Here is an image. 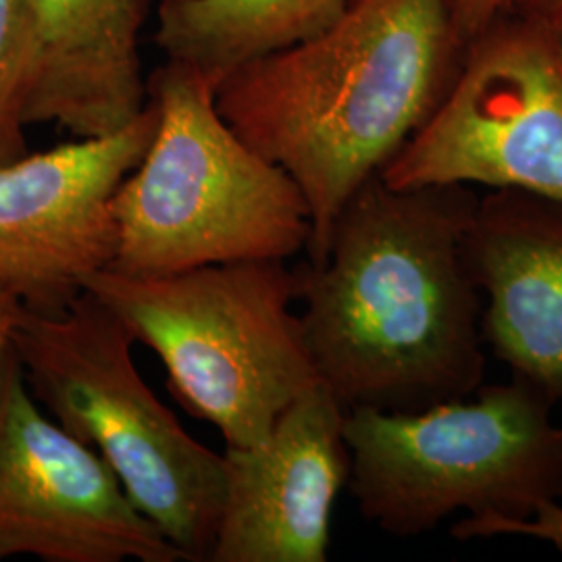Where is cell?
<instances>
[{"instance_id":"6da1fadb","label":"cell","mask_w":562,"mask_h":562,"mask_svg":"<svg viewBox=\"0 0 562 562\" xmlns=\"http://www.w3.org/2000/svg\"><path fill=\"white\" fill-rule=\"evenodd\" d=\"M477 201L469 186L375 176L344 204L325 259L296 269L306 346L346 411H422L482 387V299L462 261Z\"/></svg>"},{"instance_id":"7a4b0ae2","label":"cell","mask_w":562,"mask_h":562,"mask_svg":"<svg viewBox=\"0 0 562 562\" xmlns=\"http://www.w3.org/2000/svg\"><path fill=\"white\" fill-rule=\"evenodd\" d=\"M448 0H350L322 34L217 86L227 125L296 181L322 262L344 204L422 127L461 65Z\"/></svg>"},{"instance_id":"3957f363","label":"cell","mask_w":562,"mask_h":562,"mask_svg":"<svg viewBox=\"0 0 562 562\" xmlns=\"http://www.w3.org/2000/svg\"><path fill=\"white\" fill-rule=\"evenodd\" d=\"M146 86L157 127L113 194L109 269L169 276L220 262L288 261L306 250L311 215L301 188L227 125L215 86L178 60L155 69Z\"/></svg>"},{"instance_id":"277c9868","label":"cell","mask_w":562,"mask_h":562,"mask_svg":"<svg viewBox=\"0 0 562 562\" xmlns=\"http://www.w3.org/2000/svg\"><path fill=\"white\" fill-rule=\"evenodd\" d=\"M83 290L150 348L181 406L225 446L261 442L281 413L319 382L306 346L296 271L285 261H236L169 276L92 273Z\"/></svg>"},{"instance_id":"5b68a950","label":"cell","mask_w":562,"mask_h":562,"mask_svg":"<svg viewBox=\"0 0 562 562\" xmlns=\"http://www.w3.org/2000/svg\"><path fill=\"white\" fill-rule=\"evenodd\" d=\"M542 390L513 375L475 401L422 411H346L350 492L362 517L417 538L448 515L529 519L562 498V423Z\"/></svg>"},{"instance_id":"8992f818","label":"cell","mask_w":562,"mask_h":562,"mask_svg":"<svg viewBox=\"0 0 562 562\" xmlns=\"http://www.w3.org/2000/svg\"><path fill=\"white\" fill-rule=\"evenodd\" d=\"M134 338L94 294L59 315L27 311L15 352L32 396L90 446L186 561H209L223 503V454L199 442L142 380Z\"/></svg>"},{"instance_id":"52a82bcc","label":"cell","mask_w":562,"mask_h":562,"mask_svg":"<svg viewBox=\"0 0 562 562\" xmlns=\"http://www.w3.org/2000/svg\"><path fill=\"white\" fill-rule=\"evenodd\" d=\"M562 201V63L550 21L508 11L462 50L442 101L380 173Z\"/></svg>"},{"instance_id":"ba28073f","label":"cell","mask_w":562,"mask_h":562,"mask_svg":"<svg viewBox=\"0 0 562 562\" xmlns=\"http://www.w3.org/2000/svg\"><path fill=\"white\" fill-rule=\"evenodd\" d=\"M188 562L106 462L32 396L18 352L0 375V561Z\"/></svg>"},{"instance_id":"9c48e42d","label":"cell","mask_w":562,"mask_h":562,"mask_svg":"<svg viewBox=\"0 0 562 562\" xmlns=\"http://www.w3.org/2000/svg\"><path fill=\"white\" fill-rule=\"evenodd\" d=\"M148 101L111 136L76 138L0 165V280L27 311L59 315L86 280L111 267V201L155 136Z\"/></svg>"},{"instance_id":"30bf717a","label":"cell","mask_w":562,"mask_h":562,"mask_svg":"<svg viewBox=\"0 0 562 562\" xmlns=\"http://www.w3.org/2000/svg\"><path fill=\"white\" fill-rule=\"evenodd\" d=\"M344 422L346 408L319 380L261 442L225 446L209 562H327L334 506L350 480Z\"/></svg>"},{"instance_id":"8fae6325","label":"cell","mask_w":562,"mask_h":562,"mask_svg":"<svg viewBox=\"0 0 562 562\" xmlns=\"http://www.w3.org/2000/svg\"><path fill=\"white\" fill-rule=\"evenodd\" d=\"M462 261L485 294L483 340L561 404L562 201L492 190L464 232Z\"/></svg>"},{"instance_id":"7c38bea8","label":"cell","mask_w":562,"mask_h":562,"mask_svg":"<svg viewBox=\"0 0 562 562\" xmlns=\"http://www.w3.org/2000/svg\"><path fill=\"white\" fill-rule=\"evenodd\" d=\"M23 117L102 138L148 104L138 34L148 0H20Z\"/></svg>"},{"instance_id":"4fadbf2b","label":"cell","mask_w":562,"mask_h":562,"mask_svg":"<svg viewBox=\"0 0 562 562\" xmlns=\"http://www.w3.org/2000/svg\"><path fill=\"white\" fill-rule=\"evenodd\" d=\"M350 0H162L155 42L169 60L199 69L217 90L250 60L308 41Z\"/></svg>"},{"instance_id":"5bb4252c","label":"cell","mask_w":562,"mask_h":562,"mask_svg":"<svg viewBox=\"0 0 562 562\" xmlns=\"http://www.w3.org/2000/svg\"><path fill=\"white\" fill-rule=\"evenodd\" d=\"M23 27L20 0H0V165L30 153L23 117Z\"/></svg>"},{"instance_id":"9a60e30c","label":"cell","mask_w":562,"mask_h":562,"mask_svg":"<svg viewBox=\"0 0 562 562\" xmlns=\"http://www.w3.org/2000/svg\"><path fill=\"white\" fill-rule=\"evenodd\" d=\"M452 536L461 542L496 538V536H522L552 543L562 552V506L546 503L529 519H506L501 515H469L452 527Z\"/></svg>"},{"instance_id":"2e32d148","label":"cell","mask_w":562,"mask_h":562,"mask_svg":"<svg viewBox=\"0 0 562 562\" xmlns=\"http://www.w3.org/2000/svg\"><path fill=\"white\" fill-rule=\"evenodd\" d=\"M462 50L510 11L513 0H448Z\"/></svg>"},{"instance_id":"e0dca14e","label":"cell","mask_w":562,"mask_h":562,"mask_svg":"<svg viewBox=\"0 0 562 562\" xmlns=\"http://www.w3.org/2000/svg\"><path fill=\"white\" fill-rule=\"evenodd\" d=\"M27 308L20 294L4 281L0 280V375L15 350V334L25 317Z\"/></svg>"},{"instance_id":"ac0fdd59","label":"cell","mask_w":562,"mask_h":562,"mask_svg":"<svg viewBox=\"0 0 562 562\" xmlns=\"http://www.w3.org/2000/svg\"><path fill=\"white\" fill-rule=\"evenodd\" d=\"M510 11L540 18V20L554 21L562 15V0H513Z\"/></svg>"},{"instance_id":"d6986e66","label":"cell","mask_w":562,"mask_h":562,"mask_svg":"<svg viewBox=\"0 0 562 562\" xmlns=\"http://www.w3.org/2000/svg\"><path fill=\"white\" fill-rule=\"evenodd\" d=\"M554 25V36H557V48H559V57L562 63V15L559 20L550 21Z\"/></svg>"}]
</instances>
